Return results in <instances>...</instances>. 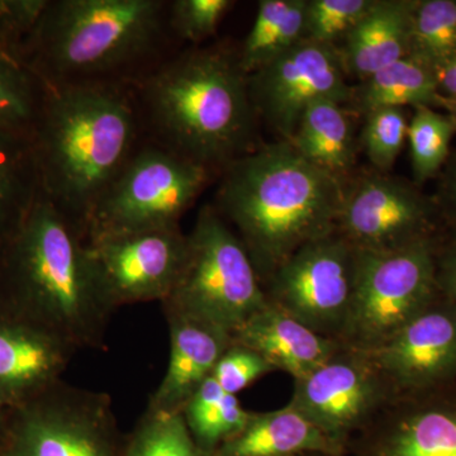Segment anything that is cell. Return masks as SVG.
Here are the masks:
<instances>
[{"mask_svg": "<svg viewBox=\"0 0 456 456\" xmlns=\"http://www.w3.org/2000/svg\"><path fill=\"white\" fill-rule=\"evenodd\" d=\"M274 370L256 351L232 342L213 369L212 378L228 395H236Z\"/></svg>", "mask_w": 456, "mask_h": 456, "instance_id": "e575fe53", "label": "cell"}, {"mask_svg": "<svg viewBox=\"0 0 456 456\" xmlns=\"http://www.w3.org/2000/svg\"><path fill=\"white\" fill-rule=\"evenodd\" d=\"M439 175V196L435 200L439 203L441 212L456 221V152L450 155Z\"/></svg>", "mask_w": 456, "mask_h": 456, "instance_id": "8d00e7d4", "label": "cell"}, {"mask_svg": "<svg viewBox=\"0 0 456 456\" xmlns=\"http://www.w3.org/2000/svg\"><path fill=\"white\" fill-rule=\"evenodd\" d=\"M112 399L64 379L9 411L2 456H123Z\"/></svg>", "mask_w": 456, "mask_h": 456, "instance_id": "9c48e42d", "label": "cell"}, {"mask_svg": "<svg viewBox=\"0 0 456 456\" xmlns=\"http://www.w3.org/2000/svg\"><path fill=\"white\" fill-rule=\"evenodd\" d=\"M212 174L154 141L141 143L95 206L86 241L180 226Z\"/></svg>", "mask_w": 456, "mask_h": 456, "instance_id": "52a82bcc", "label": "cell"}, {"mask_svg": "<svg viewBox=\"0 0 456 456\" xmlns=\"http://www.w3.org/2000/svg\"><path fill=\"white\" fill-rule=\"evenodd\" d=\"M455 134L449 114L430 107L415 108L408 125L407 140L416 185L419 187L439 175L452 155L450 146Z\"/></svg>", "mask_w": 456, "mask_h": 456, "instance_id": "f1b7e54d", "label": "cell"}, {"mask_svg": "<svg viewBox=\"0 0 456 456\" xmlns=\"http://www.w3.org/2000/svg\"><path fill=\"white\" fill-rule=\"evenodd\" d=\"M0 60H5V61L20 62V60L12 55L11 51L5 47V45L3 44L2 38H0ZM20 64H22V62H20Z\"/></svg>", "mask_w": 456, "mask_h": 456, "instance_id": "60d3db41", "label": "cell"}, {"mask_svg": "<svg viewBox=\"0 0 456 456\" xmlns=\"http://www.w3.org/2000/svg\"><path fill=\"white\" fill-rule=\"evenodd\" d=\"M46 86L20 62L0 60V131L32 137Z\"/></svg>", "mask_w": 456, "mask_h": 456, "instance_id": "83f0119b", "label": "cell"}, {"mask_svg": "<svg viewBox=\"0 0 456 456\" xmlns=\"http://www.w3.org/2000/svg\"><path fill=\"white\" fill-rule=\"evenodd\" d=\"M383 456H456V411L431 408L402 419Z\"/></svg>", "mask_w": 456, "mask_h": 456, "instance_id": "4316f807", "label": "cell"}, {"mask_svg": "<svg viewBox=\"0 0 456 456\" xmlns=\"http://www.w3.org/2000/svg\"><path fill=\"white\" fill-rule=\"evenodd\" d=\"M134 86L151 141L213 173L261 145L239 50L189 49L156 65Z\"/></svg>", "mask_w": 456, "mask_h": 456, "instance_id": "7a4b0ae2", "label": "cell"}, {"mask_svg": "<svg viewBox=\"0 0 456 456\" xmlns=\"http://www.w3.org/2000/svg\"><path fill=\"white\" fill-rule=\"evenodd\" d=\"M40 194L31 137L0 131V250Z\"/></svg>", "mask_w": 456, "mask_h": 456, "instance_id": "603a6c76", "label": "cell"}, {"mask_svg": "<svg viewBox=\"0 0 456 456\" xmlns=\"http://www.w3.org/2000/svg\"><path fill=\"white\" fill-rule=\"evenodd\" d=\"M221 174L213 207L235 226L261 283L303 246L338 232L344 182L289 141L261 143Z\"/></svg>", "mask_w": 456, "mask_h": 456, "instance_id": "3957f363", "label": "cell"}, {"mask_svg": "<svg viewBox=\"0 0 456 456\" xmlns=\"http://www.w3.org/2000/svg\"><path fill=\"white\" fill-rule=\"evenodd\" d=\"M434 240L388 253L359 251L355 290L342 338L371 353L436 301Z\"/></svg>", "mask_w": 456, "mask_h": 456, "instance_id": "ba28073f", "label": "cell"}, {"mask_svg": "<svg viewBox=\"0 0 456 456\" xmlns=\"http://www.w3.org/2000/svg\"><path fill=\"white\" fill-rule=\"evenodd\" d=\"M375 0H307L305 40L336 47L358 25Z\"/></svg>", "mask_w": 456, "mask_h": 456, "instance_id": "4dcf8cb0", "label": "cell"}, {"mask_svg": "<svg viewBox=\"0 0 456 456\" xmlns=\"http://www.w3.org/2000/svg\"><path fill=\"white\" fill-rule=\"evenodd\" d=\"M289 142L312 164L344 182L356 160L355 137L346 107L334 101L312 104Z\"/></svg>", "mask_w": 456, "mask_h": 456, "instance_id": "44dd1931", "label": "cell"}, {"mask_svg": "<svg viewBox=\"0 0 456 456\" xmlns=\"http://www.w3.org/2000/svg\"><path fill=\"white\" fill-rule=\"evenodd\" d=\"M134 84L46 86L31 137L41 193L86 237L90 216L141 145Z\"/></svg>", "mask_w": 456, "mask_h": 456, "instance_id": "6da1fadb", "label": "cell"}, {"mask_svg": "<svg viewBox=\"0 0 456 456\" xmlns=\"http://www.w3.org/2000/svg\"><path fill=\"white\" fill-rule=\"evenodd\" d=\"M235 3L231 0H173L169 2L170 33L191 44L212 37Z\"/></svg>", "mask_w": 456, "mask_h": 456, "instance_id": "d6a6232c", "label": "cell"}, {"mask_svg": "<svg viewBox=\"0 0 456 456\" xmlns=\"http://www.w3.org/2000/svg\"><path fill=\"white\" fill-rule=\"evenodd\" d=\"M268 305L265 289L241 240L217 209L206 204L187 233V255L178 281L161 302L232 336Z\"/></svg>", "mask_w": 456, "mask_h": 456, "instance_id": "8992f818", "label": "cell"}, {"mask_svg": "<svg viewBox=\"0 0 456 456\" xmlns=\"http://www.w3.org/2000/svg\"><path fill=\"white\" fill-rule=\"evenodd\" d=\"M164 314L169 326V362L147 410L182 413L189 399L211 377L218 360L232 345V336L197 318L170 311H164Z\"/></svg>", "mask_w": 456, "mask_h": 456, "instance_id": "e0dca14e", "label": "cell"}, {"mask_svg": "<svg viewBox=\"0 0 456 456\" xmlns=\"http://www.w3.org/2000/svg\"><path fill=\"white\" fill-rule=\"evenodd\" d=\"M436 79L444 98L456 95V56L437 71Z\"/></svg>", "mask_w": 456, "mask_h": 456, "instance_id": "74e56055", "label": "cell"}, {"mask_svg": "<svg viewBox=\"0 0 456 456\" xmlns=\"http://www.w3.org/2000/svg\"><path fill=\"white\" fill-rule=\"evenodd\" d=\"M0 302L77 351L99 349L116 311L86 237L44 194L0 250Z\"/></svg>", "mask_w": 456, "mask_h": 456, "instance_id": "277c9868", "label": "cell"}, {"mask_svg": "<svg viewBox=\"0 0 456 456\" xmlns=\"http://www.w3.org/2000/svg\"><path fill=\"white\" fill-rule=\"evenodd\" d=\"M456 56V0H415L408 56L437 73Z\"/></svg>", "mask_w": 456, "mask_h": 456, "instance_id": "484cf974", "label": "cell"}, {"mask_svg": "<svg viewBox=\"0 0 456 456\" xmlns=\"http://www.w3.org/2000/svg\"><path fill=\"white\" fill-rule=\"evenodd\" d=\"M436 279L439 290L456 305V235L440 254L436 251Z\"/></svg>", "mask_w": 456, "mask_h": 456, "instance_id": "d590c367", "label": "cell"}, {"mask_svg": "<svg viewBox=\"0 0 456 456\" xmlns=\"http://www.w3.org/2000/svg\"><path fill=\"white\" fill-rule=\"evenodd\" d=\"M338 452L340 441L288 404L272 412L253 413L245 428L224 441L211 456L335 455Z\"/></svg>", "mask_w": 456, "mask_h": 456, "instance_id": "ffe728a7", "label": "cell"}, {"mask_svg": "<svg viewBox=\"0 0 456 456\" xmlns=\"http://www.w3.org/2000/svg\"><path fill=\"white\" fill-rule=\"evenodd\" d=\"M165 0H55L22 53L49 88L134 84L170 33Z\"/></svg>", "mask_w": 456, "mask_h": 456, "instance_id": "5b68a950", "label": "cell"}, {"mask_svg": "<svg viewBox=\"0 0 456 456\" xmlns=\"http://www.w3.org/2000/svg\"><path fill=\"white\" fill-rule=\"evenodd\" d=\"M9 422V411L0 406V456L4 452L5 441H7Z\"/></svg>", "mask_w": 456, "mask_h": 456, "instance_id": "f35d334b", "label": "cell"}, {"mask_svg": "<svg viewBox=\"0 0 456 456\" xmlns=\"http://www.w3.org/2000/svg\"><path fill=\"white\" fill-rule=\"evenodd\" d=\"M191 436L204 456H211L224 441L242 430L253 412L228 395L212 375L198 388L182 411Z\"/></svg>", "mask_w": 456, "mask_h": 456, "instance_id": "d4e9b609", "label": "cell"}, {"mask_svg": "<svg viewBox=\"0 0 456 456\" xmlns=\"http://www.w3.org/2000/svg\"><path fill=\"white\" fill-rule=\"evenodd\" d=\"M364 117L362 149L377 171L388 173L407 140L406 108H382Z\"/></svg>", "mask_w": 456, "mask_h": 456, "instance_id": "1f68e13d", "label": "cell"}, {"mask_svg": "<svg viewBox=\"0 0 456 456\" xmlns=\"http://www.w3.org/2000/svg\"><path fill=\"white\" fill-rule=\"evenodd\" d=\"M123 456H204L183 413L146 410L125 446Z\"/></svg>", "mask_w": 456, "mask_h": 456, "instance_id": "f546056e", "label": "cell"}, {"mask_svg": "<svg viewBox=\"0 0 456 456\" xmlns=\"http://www.w3.org/2000/svg\"><path fill=\"white\" fill-rule=\"evenodd\" d=\"M77 351L0 302V406L14 410L55 386Z\"/></svg>", "mask_w": 456, "mask_h": 456, "instance_id": "9a60e30c", "label": "cell"}, {"mask_svg": "<svg viewBox=\"0 0 456 456\" xmlns=\"http://www.w3.org/2000/svg\"><path fill=\"white\" fill-rule=\"evenodd\" d=\"M380 373L402 388H424L456 373V305L431 303L371 353Z\"/></svg>", "mask_w": 456, "mask_h": 456, "instance_id": "2e32d148", "label": "cell"}, {"mask_svg": "<svg viewBox=\"0 0 456 456\" xmlns=\"http://www.w3.org/2000/svg\"><path fill=\"white\" fill-rule=\"evenodd\" d=\"M359 250L335 232L310 242L266 281V298L317 334L342 336L349 317Z\"/></svg>", "mask_w": 456, "mask_h": 456, "instance_id": "30bf717a", "label": "cell"}, {"mask_svg": "<svg viewBox=\"0 0 456 456\" xmlns=\"http://www.w3.org/2000/svg\"><path fill=\"white\" fill-rule=\"evenodd\" d=\"M232 342L256 351L275 370L301 379L338 353L327 338L268 302L232 334Z\"/></svg>", "mask_w": 456, "mask_h": 456, "instance_id": "ac0fdd59", "label": "cell"}, {"mask_svg": "<svg viewBox=\"0 0 456 456\" xmlns=\"http://www.w3.org/2000/svg\"><path fill=\"white\" fill-rule=\"evenodd\" d=\"M49 3L50 0H0V38L20 62L23 50L40 25Z\"/></svg>", "mask_w": 456, "mask_h": 456, "instance_id": "836d02e7", "label": "cell"}, {"mask_svg": "<svg viewBox=\"0 0 456 456\" xmlns=\"http://www.w3.org/2000/svg\"><path fill=\"white\" fill-rule=\"evenodd\" d=\"M338 47L302 40L248 75V92L257 118L289 141L305 110L321 101L347 107L353 86Z\"/></svg>", "mask_w": 456, "mask_h": 456, "instance_id": "7c38bea8", "label": "cell"}, {"mask_svg": "<svg viewBox=\"0 0 456 456\" xmlns=\"http://www.w3.org/2000/svg\"><path fill=\"white\" fill-rule=\"evenodd\" d=\"M307 0H261L254 25L239 50L240 65L246 74L305 40Z\"/></svg>", "mask_w": 456, "mask_h": 456, "instance_id": "cb8c5ba5", "label": "cell"}, {"mask_svg": "<svg viewBox=\"0 0 456 456\" xmlns=\"http://www.w3.org/2000/svg\"><path fill=\"white\" fill-rule=\"evenodd\" d=\"M445 98L440 94L436 73L411 57L362 80L353 88L350 103L355 112L367 116L382 108H443Z\"/></svg>", "mask_w": 456, "mask_h": 456, "instance_id": "7402d4cb", "label": "cell"}, {"mask_svg": "<svg viewBox=\"0 0 456 456\" xmlns=\"http://www.w3.org/2000/svg\"><path fill=\"white\" fill-rule=\"evenodd\" d=\"M379 373L367 353L332 356L297 379L290 406L335 440L355 428L380 398Z\"/></svg>", "mask_w": 456, "mask_h": 456, "instance_id": "5bb4252c", "label": "cell"}, {"mask_svg": "<svg viewBox=\"0 0 456 456\" xmlns=\"http://www.w3.org/2000/svg\"><path fill=\"white\" fill-rule=\"evenodd\" d=\"M415 0H375L338 49L347 74L360 82L408 56Z\"/></svg>", "mask_w": 456, "mask_h": 456, "instance_id": "d6986e66", "label": "cell"}, {"mask_svg": "<svg viewBox=\"0 0 456 456\" xmlns=\"http://www.w3.org/2000/svg\"><path fill=\"white\" fill-rule=\"evenodd\" d=\"M441 213L415 183L374 171L345 187L338 232L356 250L388 253L432 239Z\"/></svg>", "mask_w": 456, "mask_h": 456, "instance_id": "8fae6325", "label": "cell"}, {"mask_svg": "<svg viewBox=\"0 0 456 456\" xmlns=\"http://www.w3.org/2000/svg\"><path fill=\"white\" fill-rule=\"evenodd\" d=\"M102 289L114 308L164 302L178 281L187 233L180 226L88 240Z\"/></svg>", "mask_w": 456, "mask_h": 456, "instance_id": "4fadbf2b", "label": "cell"}, {"mask_svg": "<svg viewBox=\"0 0 456 456\" xmlns=\"http://www.w3.org/2000/svg\"><path fill=\"white\" fill-rule=\"evenodd\" d=\"M444 110H446V114H449L450 118L452 119L456 127V95H454V97L445 98Z\"/></svg>", "mask_w": 456, "mask_h": 456, "instance_id": "ab89813d", "label": "cell"}]
</instances>
